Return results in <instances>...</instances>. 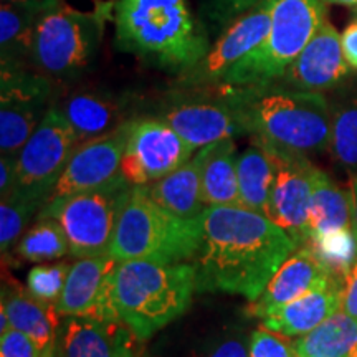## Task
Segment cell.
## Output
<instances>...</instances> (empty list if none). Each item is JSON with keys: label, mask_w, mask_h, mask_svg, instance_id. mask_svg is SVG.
<instances>
[{"label": "cell", "mask_w": 357, "mask_h": 357, "mask_svg": "<svg viewBox=\"0 0 357 357\" xmlns=\"http://www.w3.org/2000/svg\"><path fill=\"white\" fill-rule=\"evenodd\" d=\"M194 257L197 291L240 294L255 301L298 245L281 227L243 207H205Z\"/></svg>", "instance_id": "cell-1"}, {"label": "cell", "mask_w": 357, "mask_h": 357, "mask_svg": "<svg viewBox=\"0 0 357 357\" xmlns=\"http://www.w3.org/2000/svg\"><path fill=\"white\" fill-rule=\"evenodd\" d=\"M253 139L300 154L329 151L333 106L323 93L281 83L223 86L220 96Z\"/></svg>", "instance_id": "cell-2"}, {"label": "cell", "mask_w": 357, "mask_h": 357, "mask_svg": "<svg viewBox=\"0 0 357 357\" xmlns=\"http://www.w3.org/2000/svg\"><path fill=\"white\" fill-rule=\"evenodd\" d=\"M113 22L123 52L181 75L211 48L187 0H114Z\"/></svg>", "instance_id": "cell-3"}, {"label": "cell", "mask_w": 357, "mask_h": 357, "mask_svg": "<svg viewBox=\"0 0 357 357\" xmlns=\"http://www.w3.org/2000/svg\"><path fill=\"white\" fill-rule=\"evenodd\" d=\"M197 291L194 263L119 261L113 300L118 316L136 339L146 341L184 314Z\"/></svg>", "instance_id": "cell-4"}, {"label": "cell", "mask_w": 357, "mask_h": 357, "mask_svg": "<svg viewBox=\"0 0 357 357\" xmlns=\"http://www.w3.org/2000/svg\"><path fill=\"white\" fill-rule=\"evenodd\" d=\"M202 242V218H182L155 204L142 185H131L119 208L109 255L116 261L192 260Z\"/></svg>", "instance_id": "cell-5"}, {"label": "cell", "mask_w": 357, "mask_h": 357, "mask_svg": "<svg viewBox=\"0 0 357 357\" xmlns=\"http://www.w3.org/2000/svg\"><path fill=\"white\" fill-rule=\"evenodd\" d=\"M326 6V0H273L265 42L231 66L218 86L278 82L328 17Z\"/></svg>", "instance_id": "cell-6"}, {"label": "cell", "mask_w": 357, "mask_h": 357, "mask_svg": "<svg viewBox=\"0 0 357 357\" xmlns=\"http://www.w3.org/2000/svg\"><path fill=\"white\" fill-rule=\"evenodd\" d=\"M113 19L111 0H96L93 10H78L61 2L40 19L30 63L43 75L73 77L96 56L106 24Z\"/></svg>", "instance_id": "cell-7"}, {"label": "cell", "mask_w": 357, "mask_h": 357, "mask_svg": "<svg viewBox=\"0 0 357 357\" xmlns=\"http://www.w3.org/2000/svg\"><path fill=\"white\" fill-rule=\"evenodd\" d=\"M129 187L128 181H119L105 189L50 199L40 208L38 218H55L63 227L75 258L109 255L116 220Z\"/></svg>", "instance_id": "cell-8"}, {"label": "cell", "mask_w": 357, "mask_h": 357, "mask_svg": "<svg viewBox=\"0 0 357 357\" xmlns=\"http://www.w3.org/2000/svg\"><path fill=\"white\" fill-rule=\"evenodd\" d=\"M79 146V139L60 109H48L17 155V194L43 207L58 178Z\"/></svg>", "instance_id": "cell-9"}, {"label": "cell", "mask_w": 357, "mask_h": 357, "mask_svg": "<svg viewBox=\"0 0 357 357\" xmlns=\"http://www.w3.org/2000/svg\"><path fill=\"white\" fill-rule=\"evenodd\" d=\"M0 82V149L19 155L45 114L52 96L47 75L25 68H2Z\"/></svg>", "instance_id": "cell-10"}, {"label": "cell", "mask_w": 357, "mask_h": 357, "mask_svg": "<svg viewBox=\"0 0 357 357\" xmlns=\"http://www.w3.org/2000/svg\"><path fill=\"white\" fill-rule=\"evenodd\" d=\"M194 153V147L162 119H134L123 158V177L131 185H147L184 166Z\"/></svg>", "instance_id": "cell-11"}, {"label": "cell", "mask_w": 357, "mask_h": 357, "mask_svg": "<svg viewBox=\"0 0 357 357\" xmlns=\"http://www.w3.org/2000/svg\"><path fill=\"white\" fill-rule=\"evenodd\" d=\"M276 160V176L271 187L268 218L281 227L298 247L310 242V200L314 164L306 154L270 146Z\"/></svg>", "instance_id": "cell-12"}, {"label": "cell", "mask_w": 357, "mask_h": 357, "mask_svg": "<svg viewBox=\"0 0 357 357\" xmlns=\"http://www.w3.org/2000/svg\"><path fill=\"white\" fill-rule=\"evenodd\" d=\"M271 8L273 0H260L255 7L231 22L220 38L211 45L202 60L182 73V83L187 86L220 84L231 66L265 42L270 32Z\"/></svg>", "instance_id": "cell-13"}, {"label": "cell", "mask_w": 357, "mask_h": 357, "mask_svg": "<svg viewBox=\"0 0 357 357\" xmlns=\"http://www.w3.org/2000/svg\"><path fill=\"white\" fill-rule=\"evenodd\" d=\"M131 121L95 139L84 141L75 149L63 174L58 178L50 199L105 189L123 177V158L126 153ZM48 199V200H50Z\"/></svg>", "instance_id": "cell-14"}, {"label": "cell", "mask_w": 357, "mask_h": 357, "mask_svg": "<svg viewBox=\"0 0 357 357\" xmlns=\"http://www.w3.org/2000/svg\"><path fill=\"white\" fill-rule=\"evenodd\" d=\"M118 261L111 255L78 258L68 271L56 310L61 316L121 319L114 307V275Z\"/></svg>", "instance_id": "cell-15"}, {"label": "cell", "mask_w": 357, "mask_h": 357, "mask_svg": "<svg viewBox=\"0 0 357 357\" xmlns=\"http://www.w3.org/2000/svg\"><path fill=\"white\" fill-rule=\"evenodd\" d=\"M352 73L354 70L347 63L342 52L341 33L326 17L296 60L275 83L305 91L324 93L341 86Z\"/></svg>", "instance_id": "cell-16"}, {"label": "cell", "mask_w": 357, "mask_h": 357, "mask_svg": "<svg viewBox=\"0 0 357 357\" xmlns=\"http://www.w3.org/2000/svg\"><path fill=\"white\" fill-rule=\"evenodd\" d=\"M339 280L314 255L311 247L301 245L271 276L260 296L248 306L247 312L255 318H265L307 293L318 291L337 283Z\"/></svg>", "instance_id": "cell-17"}, {"label": "cell", "mask_w": 357, "mask_h": 357, "mask_svg": "<svg viewBox=\"0 0 357 357\" xmlns=\"http://www.w3.org/2000/svg\"><path fill=\"white\" fill-rule=\"evenodd\" d=\"M136 337L121 319L65 316L58 329L56 357H129Z\"/></svg>", "instance_id": "cell-18"}, {"label": "cell", "mask_w": 357, "mask_h": 357, "mask_svg": "<svg viewBox=\"0 0 357 357\" xmlns=\"http://www.w3.org/2000/svg\"><path fill=\"white\" fill-rule=\"evenodd\" d=\"M194 149L247 134L235 111L222 98L177 102L159 116Z\"/></svg>", "instance_id": "cell-19"}, {"label": "cell", "mask_w": 357, "mask_h": 357, "mask_svg": "<svg viewBox=\"0 0 357 357\" xmlns=\"http://www.w3.org/2000/svg\"><path fill=\"white\" fill-rule=\"evenodd\" d=\"M2 311L6 312L10 328L26 334L42 354H55L58 329L61 314L56 305L45 303L29 289H6L2 291Z\"/></svg>", "instance_id": "cell-20"}, {"label": "cell", "mask_w": 357, "mask_h": 357, "mask_svg": "<svg viewBox=\"0 0 357 357\" xmlns=\"http://www.w3.org/2000/svg\"><path fill=\"white\" fill-rule=\"evenodd\" d=\"M342 283L307 293L263 318V328L287 337L305 336L342 307Z\"/></svg>", "instance_id": "cell-21"}, {"label": "cell", "mask_w": 357, "mask_h": 357, "mask_svg": "<svg viewBox=\"0 0 357 357\" xmlns=\"http://www.w3.org/2000/svg\"><path fill=\"white\" fill-rule=\"evenodd\" d=\"M199 155L204 204L207 207H240L238 153L234 137L202 147Z\"/></svg>", "instance_id": "cell-22"}, {"label": "cell", "mask_w": 357, "mask_h": 357, "mask_svg": "<svg viewBox=\"0 0 357 357\" xmlns=\"http://www.w3.org/2000/svg\"><path fill=\"white\" fill-rule=\"evenodd\" d=\"M142 187L155 204L177 217L197 218L207 207L202 199L199 153L184 166Z\"/></svg>", "instance_id": "cell-23"}, {"label": "cell", "mask_w": 357, "mask_h": 357, "mask_svg": "<svg viewBox=\"0 0 357 357\" xmlns=\"http://www.w3.org/2000/svg\"><path fill=\"white\" fill-rule=\"evenodd\" d=\"M58 109L77 132L79 144L105 136L126 123L123 119L121 106L113 98L100 93H75L66 98Z\"/></svg>", "instance_id": "cell-24"}, {"label": "cell", "mask_w": 357, "mask_h": 357, "mask_svg": "<svg viewBox=\"0 0 357 357\" xmlns=\"http://www.w3.org/2000/svg\"><path fill=\"white\" fill-rule=\"evenodd\" d=\"M276 176V160L271 147L253 139V144L238 155L240 207L268 215L271 187Z\"/></svg>", "instance_id": "cell-25"}, {"label": "cell", "mask_w": 357, "mask_h": 357, "mask_svg": "<svg viewBox=\"0 0 357 357\" xmlns=\"http://www.w3.org/2000/svg\"><path fill=\"white\" fill-rule=\"evenodd\" d=\"M307 223H310L311 238H319L333 231L352 229L351 192L347 194L339 189L333 178L319 167H314V172H312Z\"/></svg>", "instance_id": "cell-26"}, {"label": "cell", "mask_w": 357, "mask_h": 357, "mask_svg": "<svg viewBox=\"0 0 357 357\" xmlns=\"http://www.w3.org/2000/svg\"><path fill=\"white\" fill-rule=\"evenodd\" d=\"M293 347L298 357H357V318L341 307Z\"/></svg>", "instance_id": "cell-27"}, {"label": "cell", "mask_w": 357, "mask_h": 357, "mask_svg": "<svg viewBox=\"0 0 357 357\" xmlns=\"http://www.w3.org/2000/svg\"><path fill=\"white\" fill-rule=\"evenodd\" d=\"M43 12L2 2L0 6V53L2 68H25L32 58L33 38Z\"/></svg>", "instance_id": "cell-28"}, {"label": "cell", "mask_w": 357, "mask_h": 357, "mask_svg": "<svg viewBox=\"0 0 357 357\" xmlns=\"http://www.w3.org/2000/svg\"><path fill=\"white\" fill-rule=\"evenodd\" d=\"M19 255L26 261H52L60 260L70 253L68 238L63 227L55 218H38L37 223L22 236Z\"/></svg>", "instance_id": "cell-29"}, {"label": "cell", "mask_w": 357, "mask_h": 357, "mask_svg": "<svg viewBox=\"0 0 357 357\" xmlns=\"http://www.w3.org/2000/svg\"><path fill=\"white\" fill-rule=\"evenodd\" d=\"M331 151L341 166L357 169V89L333 105Z\"/></svg>", "instance_id": "cell-30"}, {"label": "cell", "mask_w": 357, "mask_h": 357, "mask_svg": "<svg viewBox=\"0 0 357 357\" xmlns=\"http://www.w3.org/2000/svg\"><path fill=\"white\" fill-rule=\"evenodd\" d=\"M306 245L339 280H344L347 271L357 261V238L352 229L311 238Z\"/></svg>", "instance_id": "cell-31"}, {"label": "cell", "mask_w": 357, "mask_h": 357, "mask_svg": "<svg viewBox=\"0 0 357 357\" xmlns=\"http://www.w3.org/2000/svg\"><path fill=\"white\" fill-rule=\"evenodd\" d=\"M37 208L42 207L32 200L22 197L17 192H12L8 197L2 199V204H0V250L2 253H7L12 245L19 240Z\"/></svg>", "instance_id": "cell-32"}, {"label": "cell", "mask_w": 357, "mask_h": 357, "mask_svg": "<svg viewBox=\"0 0 357 357\" xmlns=\"http://www.w3.org/2000/svg\"><path fill=\"white\" fill-rule=\"evenodd\" d=\"M70 268L71 265L66 261L33 266L26 276V289L38 300L56 305L65 289Z\"/></svg>", "instance_id": "cell-33"}, {"label": "cell", "mask_w": 357, "mask_h": 357, "mask_svg": "<svg viewBox=\"0 0 357 357\" xmlns=\"http://www.w3.org/2000/svg\"><path fill=\"white\" fill-rule=\"evenodd\" d=\"M250 357H298L293 342L283 334L261 328L252 333L248 342Z\"/></svg>", "instance_id": "cell-34"}, {"label": "cell", "mask_w": 357, "mask_h": 357, "mask_svg": "<svg viewBox=\"0 0 357 357\" xmlns=\"http://www.w3.org/2000/svg\"><path fill=\"white\" fill-rule=\"evenodd\" d=\"M260 0H205V10L217 24L227 25L247 13Z\"/></svg>", "instance_id": "cell-35"}, {"label": "cell", "mask_w": 357, "mask_h": 357, "mask_svg": "<svg viewBox=\"0 0 357 357\" xmlns=\"http://www.w3.org/2000/svg\"><path fill=\"white\" fill-rule=\"evenodd\" d=\"M0 357H43L38 346L19 329L0 334Z\"/></svg>", "instance_id": "cell-36"}, {"label": "cell", "mask_w": 357, "mask_h": 357, "mask_svg": "<svg viewBox=\"0 0 357 357\" xmlns=\"http://www.w3.org/2000/svg\"><path fill=\"white\" fill-rule=\"evenodd\" d=\"M187 357H250L248 346L242 337L223 339L205 352H194Z\"/></svg>", "instance_id": "cell-37"}, {"label": "cell", "mask_w": 357, "mask_h": 357, "mask_svg": "<svg viewBox=\"0 0 357 357\" xmlns=\"http://www.w3.org/2000/svg\"><path fill=\"white\" fill-rule=\"evenodd\" d=\"M17 187V158L2 154L0 158V195L8 197Z\"/></svg>", "instance_id": "cell-38"}, {"label": "cell", "mask_w": 357, "mask_h": 357, "mask_svg": "<svg viewBox=\"0 0 357 357\" xmlns=\"http://www.w3.org/2000/svg\"><path fill=\"white\" fill-rule=\"evenodd\" d=\"M342 310L357 318V261L351 266L342 283Z\"/></svg>", "instance_id": "cell-39"}, {"label": "cell", "mask_w": 357, "mask_h": 357, "mask_svg": "<svg viewBox=\"0 0 357 357\" xmlns=\"http://www.w3.org/2000/svg\"><path fill=\"white\" fill-rule=\"evenodd\" d=\"M341 45L342 52L347 63L354 71H357V19L354 17L349 24L346 25V29L341 33Z\"/></svg>", "instance_id": "cell-40"}, {"label": "cell", "mask_w": 357, "mask_h": 357, "mask_svg": "<svg viewBox=\"0 0 357 357\" xmlns=\"http://www.w3.org/2000/svg\"><path fill=\"white\" fill-rule=\"evenodd\" d=\"M6 3H13V6H22V7H29V8H35V10H40L43 13L50 12L52 8H55L60 6L63 0H2Z\"/></svg>", "instance_id": "cell-41"}, {"label": "cell", "mask_w": 357, "mask_h": 357, "mask_svg": "<svg viewBox=\"0 0 357 357\" xmlns=\"http://www.w3.org/2000/svg\"><path fill=\"white\" fill-rule=\"evenodd\" d=\"M351 207H352V231L357 238V174L351 187Z\"/></svg>", "instance_id": "cell-42"}, {"label": "cell", "mask_w": 357, "mask_h": 357, "mask_svg": "<svg viewBox=\"0 0 357 357\" xmlns=\"http://www.w3.org/2000/svg\"><path fill=\"white\" fill-rule=\"evenodd\" d=\"M326 3L331 6H344V7H357V0H326Z\"/></svg>", "instance_id": "cell-43"}, {"label": "cell", "mask_w": 357, "mask_h": 357, "mask_svg": "<svg viewBox=\"0 0 357 357\" xmlns=\"http://www.w3.org/2000/svg\"><path fill=\"white\" fill-rule=\"evenodd\" d=\"M129 357H141V356H139V354H137V352H136V351H134V352H132V354H131V356H129Z\"/></svg>", "instance_id": "cell-44"}, {"label": "cell", "mask_w": 357, "mask_h": 357, "mask_svg": "<svg viewBox=\"0 0 357 357\" xmlns=\"http://www.w3.org/2000/svg\"><path fill=\"white\" fill-rule=\"evenodd\" d=\"M43 357H56V356L55 354H45Z\"/></svg>", "instance_id": "cell-45"}, {"label": "cell", "mask_w": 357, "mask_h": 357, "mask_svg": "<svg viewBox=\"0 0 357 357\" xmlns=\"http://www.w3.org/2000/svg\"><path fill=\"white\" fill-rule=\"evenodd\" d=\"M354 17H356V19H357V7L354 8Z\"/></svg>", "instance_id": "cell-46"}]
</instances>
